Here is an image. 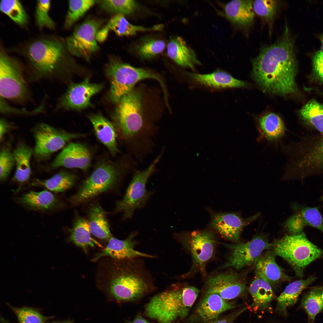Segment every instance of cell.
<instances>
[{
	"label": "cell",
	"instance_id": "43",
	"mask_svg": "<svg viewBox=\"0 0 323 323\" xmlns=\"http://www.w3.org/2000/svg\"><path fill=\"white\" fill-rule=\"evenodd\" d=\"M11 308L17 317L19 323H45L46 318L38 311L31 307Z\"/></svg>",
	"mask_w": 323,
	"mask_h": 323
},
{
	"label": "cell",
	"instance_id": "35",
	"mask_svg": "<svg viewBox=\"0 0 323 323\" xmlns=\"http://www.w3.org/2000/svg\"><path fill=\"white\" fill-rule=\"evenodd\" d=\"M271 286L268 282L256 276L250 285L249 291L254 303L259 308L266 307L273 298Z\"/></svg>",
	"mask_w": 323,
	"mask_h": 323
},
{
	"label": "cell",
	"instance_id": "33",
	"mask_svg": "<svg viewBox=\"0 0 323 323\" xmlns=\"http://www.w3.org/2000/svg\"><path fill=\"white\" fill-rule=\"evenodd\" d=\"M13 153L16 166L14 179L19 183H24L29 180L31 174L30 160L32 150L26 144H20Z\"/></svg>",
	"mask_w": 323,
	"mask_h": 323
},
{
	"label": "cell",
	"instance_id": "45",
	"mask_svg": "<svg viewBox=\"0 0 323 323\" xmlns=\"http://www.w3.org/2000/svg\"><path fill=\"white\" fill-rule=\"evenodd\" d=\"M15 164L13 153L8 148H2L0 153V179L3 181L9 175Z\"/></svg>",
	"mask_w": 323,
	"mask_h": 323
},
{
	"label": "cell",
	"instance_id": "10",
	"mask_svg": "<svg viewBox=\"0 0 323 323\" xmlns=\"http://www.w3.org/2000/svg\"><path fill=\"white\" fill-rule=\"evenodd\" d=\"M119 173L115 166L107 163L99 165L82 182L69 201L73 204L86 202L112 189L116 185Z\"/></svg>",
	"mask_w": 323,
	"mask_h": 323
},
{
	"label": "cell",
	"instance_id": "32",
	"mask_svg": "<svg viewBox=\"0 0 323 323\" xmlns=\"http://www.w3.org/2000/svg\"><path fill=\"white\" fill-rule=\"evenodd\" d=\"M316 279L313 276L289 283L277 298L278 310L285 312L287 309L297 301L301 292Z\"/></svg>",
	"mask_w": 323,
	"mask_h": 323
},
{
	"label": "cell",
	"instance_id": "44",
	"mask_svg": "<svg viewBox=\"0 0 323 323\" xmlns=\"http://www.w3.org/2000/svg\"><path fill=\"white\" fill-rule=\"evenodd\" d=\"M165 43L161 40L150 39L144 42L138 48L141 57L145 59L152 58L162 52Z\"/></svg>",
	"mask_w": 323,
	"mask_h": 323
},
{
	"label": "cell",
	"instance_id": "12",
	"mask_svg": "<svg viewBox=\"0 0 323 323\" xmlns=\"http://www.w3.org/2000/svg\"><path fill=\"white\" fill-rule=\"evenodd\" d=\"M102 24L100 20L89 19L76 27L65 40L70 54L89 60L99 49L96 36Z\"/></svg>",
	"mask_w": 323,
	"mask_h": 323
},
{
	"label": "cell",
	"instance_id": "27",
	"mask_svg": "<svg viewBox=\"0 0 323 323\" xmlns=\"http://www.w3.org/2000/svg\"><path fill=\"white\" fill-rule=\"evenodd\" d=\"M167 53L170 58L183 67L193 69L195 65L200 63L194 50L180 36L170 40L167 46Z\"/></svg>",
	"mask_w": 323,
	"mask_h": 323
},
{
	"label": "cell",
	"instance_id": "4",
	"mask_svg": "<svg viewBox=\"0 0 323 323\" xmlns=\"http://www.w3.org/2000/svg\"><path fill=\"white\" fill-rule=\"evenodd\" d=\"M134 259H129L124 265L119 266L111 275L109 290L118 300H136L147 293L152 287L148 276Z\"/></svg>",
	"mask_w": 323,
	"mask_h": 323
},
{
	"label": "cell",
	"instance_id": "37",
	"mask_svg": "<svg viewBox=\"0 0 323 323\" xmlns=\"http://www.w3.org/2000/svg\"><path fill=\"white\" fill-rule=\"evenodd\" d=\"M301 304L309 319L313 321L317 315L323 310V287L311 289L303 297Z\"/></svg>",
	"mask_w": 323,
	"mask_h": 323
},
{
	"label": "cell",
	"instance_id": "22",
	"mask_svg": "<svg viewBox=\"0 0 323 323\" xmlns=\"http://www.w3.org/2000/svg\"><path fill=\"white\" fill-rule=\"evenodd\" d=\"M285 223V226L291 235L302 232L304 227L315 228L323 232V218L316 207L299 208Z\"/></svg>",
	"mask_w": 323,
	"mask_h": 323
},
{
	"label": "cell",
	"instance_id": "14",
	"mask_svg": "<svg viewBox=\"0 0 323 323\" xmlns=\"http://www.w3.org/2000/svg\"><path fill=\"white\" fill-rule=\"evenodd\" d=\"M230 250L226 262L222 268L232 267L239 269L255 263L263 251L271 249L269 243L263 234L256 235L246 243L225 244Z\"/></svg>",
	"mask_w": 323,
	"mask_h": 323
},
{
	"label": "cell",
	"instance_id": "30",
	"mask_svg": "<svg viewBox=\"0 0 323 323\" xmlns=\"http://www.w3.org/2000/svg\"><path fill=\"white\" fill-rule=\"evenodd\" d=\"M89 228L91 233L100 239L108 240L113 237L110 230L106 213L97 204H93L88 211Z\"/></svg>",
	"mask_w": 323,
	"mask_h": 323
},
{
	"label": "cell",
	"instance_id": "9",
	"mask_svg": "<svg viewBox=\"0 0 323 323\" xmlns=\"http://www.w3.org/2000/svg\"><path fill=\"white\" fill-rule=\"evenodd\" d=\"M161 156L160 154L145 170L134 173L123 197L117 202L115 210L123 213L124 219L131 218L135 211L143 207L152 195L153 191L147 190L146 183Z\"/></svg>",
	"mask_w": 323,
	"mask_h": 323
},
{
	"label": "cell",
	"instance_id": "42",
	"mask_svg": "<svg viewBox=\"0 0 323 323\" xmlns=\"http://www.w3.org/2000/svg\"><path fill=\"white\" fill-rule=\"evenodd\" d=\"M254 11L264 20L271 22L274 19L278 9L277 1L257 0L253 1Z\"/></svg>",
	"mask_w": 323,
	"mask_h": 323
},
{
	"label": "cell",
	"instance_id": "31",
	"mask_svg": "<svg viewBox=\"0 0 323 323\" xmlns=\"http://www.w3.org/2000/svg\"><path fill=\"white\" fill-rule=\"evenodd\" d=\"M300 115L307 128L315 132L323 133V104L311 99L302 107Z\"/></svg>",
	"mask_w": 323,
	"mask_h": 323
},
{
	"label": "cell",
	"instance_id": "11",
	"mask_svg": "<svg viewBox=\"0 0 323 323\" xmlns=\"http://www.w3.org/2000/svg\"><path fill=\"white\" fill-rule=\"evenodd\" d=\"M174 235L190 252L192 260L190 271L205 273L206 264L214 251L216 238L214 234L208 231H194L176 233Z\"/></svg>",
	"mask_w": 323,
	"mask_h": 323
},
{
	"label": "cell",
	"instance_id": "48",
	"mask_svg": "<svg viewBox=\"0 0 323 323\" xmlns=\"http://www.w3.org/2000/svg\"><path fill=\"white\" fill-rule=\"evenodd\" d=\"M0 111L1 112L4 114H32L40 112L43 108L40 106L38 108L32 111H29L25 110L17 109L16 108L12 107L10 106L7 103L5 99L0 97Z\"/></svg>",
	"mask_w": 323,
	"mask_h": 323
},
{
	"label": "cell",
	"instance_id": "53",
	"mask_svg": "<svg viewBox=\"0 0 323 323\" xmlns=\"http://www.w3.org/2000/svg\"><path fill=\"white\" fill-rule=\"evenodd\" d=\"M321 41L322 43V45L321 48V50H320L323 53V34L321 36Z\"/></svg>",
	"mask_w": 323,
	"mask_h": 323
},
{
	"label": "cell",
	"instance_id": "52",
	"mask_svg": "<svg viewBox=\"0 0 323 323\" xmlns=\"http://www.w3.org/2000/svg\"><path fill=\"white\" fill-rule=\"evenodd\" d=\"M47 323H73L72 322L70 321H54Z\"/></svg>",
	"mask_w": 323,
	"mask_h": 323
},
{
	"label": "cell",
	"instance_id": "1",
	"mask_svg": "<svg viewBox=\"0 0 323 323\" xmlns=\"http://www.w3.org/2000/svg\"><path fill=\"white\" fill-rule=\"evenodd\" d=\"M294 41L287 26L273 43L264 45L252 61V74L263 91L287 96L297 92V63Z\"/></svg>",
	"mask_w": 323,
	"mask_h": 323
},
{
	"label": "cell",
	"instance_id": "29",
	"mask_svg": "<svg viewBox=\"0 0 323 323\" xmlns=\"http://www.w3.org/2000/svg\"><path fill=\"white\" fill-rule=\"evenodd\" d=\"M163 25L158 24L150 28L133 25L130 23L124 15L117 14L113 17L101 29L108 34L112 31L118 36H130L135 35L138 31H160Z\"/></svg>",
	"mask_w": 323,
	"mask_h": 323
},
{
	"label": "cell",
	"instance_id": "13",
	"mask_svg": "<svg viewBox=\"0 0 323 323\" xmlns=\"http://www.w3.org/2000/svg\"><path fill=\"white\" fill-rule=\"evenodd\" d=\"M33 131L35 141L34 153L36 157L40 159L48 158L63 147L71 139L83 136L60 130L43 123L37 125Z\"/></svg>",
	"mask_w": 323,
	"mask_h": 323
},
{
	"label": "cell",
	"instance_id": "34",
	"mask_svg": "<svg viewBox=\"0 0 323 323\" xmlns=\"http://www.w3.org/2000/svg\"><path fill=\"white\" fill-rule=\"evenodd\" d=\"M77 179V176L62 171L48 179H35L31 185L58 193L63 192L71 188L74 185Z\"/></svg>",
	"mask_w": 323,
	"mask_h": 323
},
{
	"label": "cell",
	"instance_id": "6",
	"mask_svg": "<svg viewBox=\"0 0 323 323\" xmlns=\"http://www.w3.org/2000/svg\"><path fill=\"white\" fill-rule=\"evenodd\" d=\"M106 72L110 83L109 97L111 100L116 104L134 89L137 82L143 80H156L165 91L163 81L158 74L149 70L136 68L117 60L110 61L106 67Z\"/></svg>",
	"mask_w": 323,
	"mask_h": 323
},
{
	"label": "cell",
	"instance_id": "25",
	"mask_svg": "<svg viewBox=\"0 0 323 323\" xmlns=\"http://www.w3.org/2000/svg\"><path fill=\"white\" fill-rule=\"evenodd\" d=\"M253 0H234L225 5L224 10L227 19L233 24L246 27L253 22L255 13Z\"/></svg>",
	"mask_w": 323,
	"mask_h": 323
},
{
	"label": "cell",
	"instance_id": "5",
	"mask_svg": "<svg viewBox=\"0 0 323 323\" xmlns=\"http://www.w3.org/2000/svg\"><path fill=\"white\" fill-rule=\"evenodd\" d=\"M271 249L276 255L286 260L296 276L302 278L305 267L323 256V250L310 242L302 232L297 235H287L275 240Z\"/></svg>",
	"mask_w": 323,
	"mask_h": 323
},
{
	"label": "cell",
	"instance_id": "16",
	"mask_svg": "<svg viewBox=\"0 0 323 323\" xmlns=\"http://www.w3.org/2000/svg\"><path fill=\"white\" fill-rule=\"evenodd\" d=\"M246 288L245 282L240 275L229 271L209 277L206 282L205 294H216L228 301L241 295Z\"/></svg>",
	"mask_w": 323,
	"mask_h": 323
},
{
	"label": "cell",
	"instance_id": "8",
	"mask_svg": "<svg viewBox=\"0 0 323 323\" xmlns=\"http://www.w3.org/2000/svg\"><path fill=\"white\" fill-rule=\"evenodd\" d=\"M142 98L141 92L133 89L117 104L115 122L120 132L127 139L132 140L143 132Z\"/></svg>",
	"mask_w": 323,
	"mask_h": 323
},
{
	"label": "cell",
	"instance_id": "40",
	"mask_svg": "<svg viewBox=\"0 0 323 323\" xmlns=\"http://www.w3.org/2000/svg\"><path fill=\"white\" fill-rule=\"evenodd\" d=\"M101 8L105 11L123 15L132 13L136 9L137 3L132 0L97 1Z\"/></svg>",
	"mask_w": 323,
	"mask_h": 323
},
{
	"label": "cell",
	"instance_id": "39",
	"mask_svg": "<svg viewBox=\"0 0 323 323\" xmlns=\"http://www.w3.org/2000/svg\"><path fill=\"white\" fill-rule=\"evenodd\" d=\"M97 1L91 0H69L68 9L64 24L65 28H70Z\"/></svg>",
	"mask_w": 323,
	"mask_h": 323
},
{
	"label": "cell",
	"instance_id": "26",
	"mask_svg": "<svg viewBox=\"0 0 323 323\" xmlns=\"http://www.w3.org/2000/svg\"><path fill=\"white\" fill-rule=\"evenodd\" d=\"M20 204L36 211H52L58 208L60 203L57 197L47 190L39 192L31 191L17 199Z\"/></svg>",
	"mask_w": 323,
	"mask_h": 323
},
{
	"label": "cell",
	"instance_id": "20",
	"mask_svg": "<svg viewBox=\"0 0 323 323\" xmlns=\"http://www.w3.org/2000/svg\"><path fill=\"white\" fill-rule=\"evenodd\" d=\"M276 256L272 251H267L262 253L255 263L256 276L271 286H275L283 281H290L292 279L277 263Z\"/></svg>",
	"mask_w": 323,
	"mask_h": 323
},
{
	"label": "cell",
	"instance_id": "24",
	"mask_svg": "<svg viewBox=\"0 0 323 323\" xmlns=\"http://www.w3.org/2000/svg\"><path fill=\"white\" fill-rule=\"evenodd\" d=\"M188 77L201 85L215 89L245 87L246 83L233 77L225 71L217 70L206 74L187 73Z\"/></svg>",
	"mask_w": 323,
	"mask_h": 323
},
{
	"label": "cell",
	"instance_id": "2",
	"mask_svg": "<svg viewBox=\"0 0 323 323\" xmlns=\"http://www.w3.org/2000/svg\"><path fill=\"white\" fill-rule=\"evenodd\" d=\"M22 53L33 80L59 79L70 60L65 40L54 35L41 36L30 41Z\"/></svg>",
	"mask_w": 323,
	"mask_h": 323
},
{
	"label": "cell",
	"instance_id": "54",
	"mask_svg": "<svg viewBox=\"0 0 323 323\" xmlns=\"http://www.w3.org/2000/svg\"><path fill=\"white\" fill-rule=\"evenodd\" d=\"M321 201L323 203V194H322V197H321Z\"/></svg>",
	"mask_w": 323,
	"mask_h": 323
},
{
	"label": "cell",
	"instance_id": "18",
	"mask_svg": "<svg viewBox=\"0 0 323 323\" xmlns=\"http://www.w3.org/2000/svg\"><path fill=\"white\" fill-rule=\"evenodd\" d=\"M91 160L90 153L86 146L79 143L71 142L63 149L51 166L53 168L64 167L86 170L90 165Z\"/></svg>",
	"mask_w": 323,
	"mask_h": 323
},
{
	"label": "cell",
	"instance_id": "21",
	"mask_svg": "<svg viewBox=\"0 0 323 323\" xmlns=\"http://www.w3.org/2000/svg\"><path fill=\"white\" fill-rule=\"evenodd\" d=\"M235 307L232 302L224 300L218 294L206 293L199 303L194 316L197 321L208 322Z\"/></svg>",
	"mask_w": 323,
	"mask_h": 323
},
{
	"label": "cell",
	"instance_id": "23",
	"mask_svg": "<svg viewBox=\"0 0 323 323\" xmlns=\"http://www.w3.org/2000/svg\"><path fill=\"white\" fill-rule=\"evenodd\" d=\"M258 141L265 140L277 144L285 134L286 129L281 118L273 112L266 113L257 119Z\"/></svg>",
	"mask_w": 323,
	"mask_h": 323
},
{
	"label": "cell",
	"instance_id": "47",
	"mask_svg": "<svg viewBox=\"0 0 323 323\" xmlns=\"http://www.w3.org/2000/svg\"><path fill=\"white\" fill-rule=\"evenodd\" d=\"M313 70L316 78L323 84V53L318 51L313 60Z\"/></svg>",
	"mask_w": 323,
	"mask_h": 323
},
{
	"label": "cell",
	"instance_id": "17",
	"mask_svg": "<svg viewBox=\"0 0 323 323\" xmlns=\"http://www.w3.org/2000/svg\"><path fill=\"white\" fill-rule=\"evenodd\" d=\"M258 214L247 218H243L233 213H215L212 214L211 226L223 238L237 243L241 232L246 226L258 217Z\"/></svg>",
	"mask_w": 323,
	"mask_h": 323
},
{
	"label": "cell",
	"instance_id": "28",
	"mask_svg": "<svg viewBox=\"0 0 323 323\" xmlns=\"http://www.w3.org/2000/svg\"><path fill=\"white\" fill-rule=\"evenodd\" d=\"M89 119L91 122L96 135L100 141L112 154L118 151L116 143V135L113 124L102 115H91Z\"/></svg>",
	"mask_w": 323,
	"mask_h": 323
},
{
	"label": "cell",
	"instance_id": "55",
	"mask_svg": "<svg viewBox=\"0 0 323 323\" xmlns=\"http://www.w3.org/2000/svg\"><path fill=\"white\" fill-rule=\"evenodd\" d=\"M173 323H178V322H173Z\"/></svg>",
	"mask_w": 323,
	"mask_h": 323
},
{
	"label": "cell",
	"instance_id": "7",
	"mask_svg": "<svg viewBox=\"0 0 323 323\" xmlns=\"http://www.w3.org/2000/svg\"><path fill=\"white\" fill-rule=\"evenodd\" d=\"M23 69L19 60L1 49L0 97L21 104L29 100L30 93Z\"/></svg>",
	"mask_w": 323,
	"mask_h": 323
},
{
	"label": "cell",
	"instance_id": "15",
	"mask_svg": "<svg viewBox=\"0 0 323 323\" xmlns=\"http://www.w3.org/2000/svg\"><path fill=\"white\" fill-rule=\"evenodd\" d=\"M103 87L102 84L91 83L88 78L78 83H71L59 99L56 108L80 110L90 106L91 98Z\"/></svg>",
	"mask_w": 323,
	"mask_h": 323
},
{
	"label": "cell",
	"instance_id": "3",
	"mask_svg": "<svg viewBox=\"0 0 323 323\" xmlns=\"http://www.w3.org/2000/svg\"><path fill=\"white\" fill-rule=\"evenodd\" d=\"M287 156L285 179L302 181L323 175V133L315 132L301 136L285 146Z\"/></svg>",
	"mask_w": 323,
	"mask_h": 323
},
{
	"label": "cell",
	"instance_id": "38",
	"mask_svg": "<svg viewBox=\"0 0 323 323\" xmlns=\"http://www.w3.org/2000/svg\"><path fill=\"white\" fill-rule=\"evenodd\" d=\"M0 10L18 25L24 27L28 24V15L19 1L1 0Z\"/></svg>",
	"mask_w": 323,
	"mask_h": 323
},
{
	"label": "cell",
	"instance_id": "51",
	"mask_svg": "<svg viewBox=\"0 0 323 323\" xmlns=\"http://www.w3.org/2000/svg\"><path fill=\"white\" fill-rule=\"evenodd\" d=\"M127 323H151L147 321L141 316H137L133 320L129 321Z\"/></svg>",
	"mask_w": 323,
	"mask_h": 323
},
{
	"label": "cell",
	"instance_id": "36",
	"mask_svg": "<svg viewBox=\"0 0 323 323\" xmlns=\"http://www.w3.org/2000/svg\"><path fill=\"white\" fill-rule=\"evenodd\" d=\"M69 231L70 239L77 246L84 249L89 246H94L91 237L88 221L85 218L80 217L77 218Z\"/></svg>",
	"mask_w": 323,
	"mask_h": 323
},
{
	"label": "cell",
	"instance_id": "41",
	"mask_svg": "<svg viewBox=\"0 0 323 323\" xmlns=\"http://www.w3.org/2000/svg\"><path fill=\"white\" fill-rule=\"evenodd\" d=\"M51 0H37L35 12L36 25L42 29L46 28L50 30L55 29L56 23L49 15Z\"/></svg>",
	"mask_w": 323,
	"mask_h": 323
},
{
	"label": "cell",
	"instance_id": "19",
	"mask_svg": "<svg viewBox=\"0 0 323 323\" xmlns=\"http://www.w3.org/2000/svg\"><path fill=\"white\" fill-rule=\"evenodd\" d=\"M137 232H132L128 237L124 240L113 237L111 238L106 247L97 254L94 260L98 259L104 256H109L119 260H124L138 257L153 258L154 256L136 251L134 247L136 243L134 238Z\"/></svg>",
	"mask_w": 323,
	"mask_h": 323
},
{
	"label": "cell",
	"instance_id": "49",
	"mask_svg": "<svg viewBox=\"0 0 323 323\" xmlns=\"http://www.w3.org/2000/svg\"><path fill=\"white\" fill-rule=\"evenodd\" d=\"M12 127L11 124L5 119L2 118L0 120V139L1 140L4 135Z\"/></svg>",
	"mask_w": 323,
	"mask_h": 323
},
{
	"label": "cell",
	"instance_id": "50",
	"mask_svg": "<svg viewBox=\"0 0 323 323\" xmlns=\"http://www.w3.org/2000/svg\"><path fill=\"white\" fill-rule=\"evenodd\" d=\"M232 318L231 316H227L223 318L217 319L208 322L207 323H231Z\"/></svg>",
	"mask_w": 323,
	"mask_h": 323
},
{
	"label": "cell",
	"instance_id": "46",
	"mask_svg": "<svg viewBox=\"0 0 323 323\" xmlns=\"http://www.w3.org/2000/svg\"><path fill=\"white\" fill-rule=\"evenodd\" d=\"M199 292V290L196 287L183 285L182 290V319L188 315L189 311L195 302Z\"/></svg>",
	"mask_w": 323,
	"mask_h": 323
}]
</instances>
